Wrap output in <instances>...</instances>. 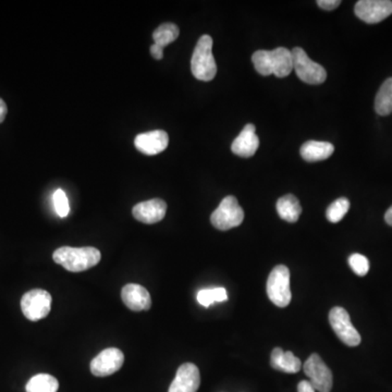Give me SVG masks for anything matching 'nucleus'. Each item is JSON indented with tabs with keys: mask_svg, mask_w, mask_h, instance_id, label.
Here are the masks:
<instances>
[{
	"mask_svg": "<svg viewBox=\"0 0 392 392\" xmlns=\"http://www.w3.org/2000/svg\"><path fill=\"white\" fill-rule=\"evenodd\" d=\"M255 70L259 74H275L277 78H286L293 70L291 50L278 47L274 50H257L252 56Z\"/></svg>",
	"mask_w": 392,
	"mask_h": 392,
	"instance_id": "nucleus-1",
	"label": "nucleus"
},
{
	"mask_svg": "<svg viewBox=\"0 0 392 392\" xmlns=\"http://www.w3.org/2000/svg\"><path fill=\"white\" fill-rule=\"evenodd\" d=\"M52 259L65 269L81 273L96 266L101 262V254L95 247H62L54 252Z\"/></svg>",
	"mask_w": 392,
	"mask_h": 392,
	"instance_id": "nucleus-2",
	"label": "nucleus"
},
{
	"mask_svg": "<svg viewBox=\"0 0 392 392\" xmlns=\"http://www.w3.org/2000/svg\"><path fill=\"white\" fill-rule=\"evenodd\" d=\"M191 71L195 78L204 82L212 81L217 73V65L213 55V38L201 36L191 59Z\"/></svg>",
	"mask_w": 392,
	"mask_h": 392,
	"instance_id": "nucleus-3",
	"label": "nucleus"
},
{
	"mask_svg": "<svg viewBox=\"0 0 392 392\" xmlns=\"http://www.w3.org/2000/svg\"><path fill=\"white\" fill-rule=\"evenodd\" d=\"M267 296L278 308H286L291 302L290 271L284 265H278L270 273L267 280Z\"/></svg>",
	"mask_w": 392,
	"mask_h": 392,
	"instance_id": "nucleus-4",
	"label": "nucleus"
},
{
	"mask_svg": "<svg viewBox=\"0 0 392 392\" xmlns=\"http://www.w3.org/2000/svg\"><path fill=\"white\" fill-rule=\"evenodd\" d=\"M245 220V212L235 196H225L211 216L215 228L221 231L239 227Z\"/></svg>",
	"mask_w": 392,
	"mask_h": 392,
	"instance_id": "nucleus-5",
	"label": "nucleus"
},
{
	"mask_svg": "<svg viewBox=\"0 0 392 392\" xmlns=\"http://www.w3.org/2000/svg\"><path fill=\"white\" fill-rule=\"evenodd\" d=\"M293 58V70L298 78L308 84H322L326 81L327 72L324 67L313 62L306 50L301 47H294L291 50Z\"/></svg>",
	"mask_w": 392,
	"mask_h": 392,
	"instance_id": "nucleus-6",
	"label": "nucleus"
},
{
	"mask_svg": "<svg viewBox=\"0 0 392 392\" xmlns=\"http://www.w3.org/2000/svg\"><path fill=\"white\" fill-rule=\"evenodd\" d=\"M52 296L42 289L26 292L21 300V310L24 316L31 322H38L47 318L52 310Z\"/></svg>",
	"mask_w": 392,
	"mask_h": 392,
	"instance_id": "nucleus-7",
	"label": "nucleus"
},
{
	"mask_svg": "<svg viewBox=\"0 0 392 392\" xmlns=\"http://www.w3.org/2000/svg\"><path fill=\"white\" fill-rule=\"evenodd\" d=\"M329 323L335 334L345 345L357 347L361 343V335L353 326L350 315L345 308L339 306L332 308L329 313Z\"/></svg>",
	"mask_w": 392,
	"mask_h": 392,
	"instance_id": "nucleus-8",
	"label": "nucleus"
},
{
	"mask_svg": "<svg viewBox=\"0 0 392 392\" xmlns=\"http://www.w3.org/2000/svg\"><path fill=\"white\" fill-rule=\"evenodd\" d=\"M304 373L310 379L315 390L320 392H330L332 388V373L325 364L320 355L313 353L303 365Z\"/></svg>",
	"mask_w": 392,
	"mask_h": 392,
	"instance_id": "nucleus-9",
	"label": "nucleus"
},
{
	"mask_svg": "<svg viewBox=\"0 0 392 392\" xmlns=\"http://www.w3.org/2000/svg\"><path fill=\"white\" fill-rule=\"evenodd\" d=\"M355 14L362 21L369 24L379 23L392 14L390 0H361L354 8Z\"/></svg>",
	"mask_w": 392,
	"mask_h": 392,
	"instance_id": "nucleus-10",
	"label": "nucleus"
},
{
	"mask_svg": "<svg viewBox=\"0 0 392 392\" xmlns=\"http://www.w3.org/2000/svg\"><path fill=\"white\" fill-rule=\"evenodd\" d=\"M125 355L117 348H108L101 351L91 362V371L96 377H106L117 373L123 367Z\"/></svg>",
	"mask_w": 392,
	"mask_h": 392,
	"instance_id": "nucleus-11",
	"label": "nucleus"
},
{
	"mask_svg": "<svg viewBox=\"0 0 392 392\" xmlns=\"http://www.w3.org/2000/svg\"><path fill=\"white\" fill-rule=\"evenodd\" d=\"M169 137L162 130L139 134L134 140V145L144 155L153 156L164 152L168 147Z\"/></svg>",
	"mask_w": 392,
	"mask_h": 392,
	"instance_id": "nucleus-12",
	"label": "nucleus"
},
{
	"mask_svg": "<svg viewBox=\"0 0 392 392\" xmlns=\"http://www.w3.org/2000/svg\"><path fill=\"white\" fill-rule=\"evenodd\" d=\"M200 385L201 375L198 366L192 363H186L179 367L176 379L168 392H196Z\"/></svg>",
	"mask_w": 392,
	"mask_h": 392,
	"instance_id": "nucleus-13",
	"label": "nucleus"
},
{
	"mask_svg": "<svg viewBox=\"0 0 392 392\" xmlns=\"http://www.w3.org/2000/svg\"><path fill=\"white\" fill-rule=\"evenodd\" d=\"M166 212H167V204L160 198H153V200L139 203L132 209L134 218L140 223H147V225H153L162 221L166 216Z\"/></svg>",
	"mask_w": 392,
	"mask_h": 392,
	"instance_id": "nucleus-14",
	"label": "nucleus"
},
{
	"mask_svg": "<svg viewBox=\"0 0 392 392\" xmlns=\"http://www.w3.org/2000/svg\"><path fill=\"white\" fill-rule=\"evenodd\" d=\"M121 298L125 306L134 312L148 310L152 306L150 292L140 284H129L123 286Z\"/></svg>",
	"mask_w": 392,
	"mask_h": 392,
	"instance_id": "nucleus-15",
	"label": "nucleus"
},
{
	"mask_svg": "<svg viewBox=\"0 0 392 392\" xmlns=\"http://www.w3.org/2000/svg\"><path fill=\"white\" fill-rule=\"evenodd\" d=\"M259 147V139L255 134V125L249 123L243 128L241 133L233 141L231 150L240 157L249 158L255 155Z\"/></svg>",
	"mask_w": 392,
	"mask_h": 392,
	"instance_id": "nucleus-16",
	"label": "nucleus"
},
{
	"mask_svg": "<svg viewBox=\"0 0 392 392\" xmlns=\"http://www.w3.org/2000/svg\"><path fill=\"white\" fill-rule=\"evenodd\" d=\"M270 365L276 371L296 374L300 371L302 362L290 351L284 352L281 348H275L270 355Z\"/></svg>",
	"mask_w": 392,
	"mask_h": 392,
	"instance_id": "nucleus-17",
	"label": "nucleus"
},
{
	"mask_svg": "<svg viewBox=\"0 0 392 392\" xmlns=\"http://www.w3.org/2000/svg\"><path fill=\"white\" fill-rule=\"evenodd\" d=\"M301 156L306 162L328 159L335 152L334 145L328 142L308 141L301 147Z\"/></svg>",
	"mask_w": 392,
	"mask_h": 392,
	"instance_id": "nucleus-18",
	"label": "nucleus"
},
{
	"mask_svg": "<svg viewBox=\"0 0 392 392\" xmlns=\"http://www.w3.org/2000/svg\"><path fill=\"white\" fill-rule=\"evenodd\" d=\"M277 212L280 218L288 223H296L302 213L298 198L292 194L284 195L277 202Z\"/></svg>",
	"mask_w": 392,
	"mask_h": 392,
	"instance_id": "nucleus-19",
	"label": "nucleus"
},
{
	"mask_svg": "<svg viewBox=\"0 0 392 392\" xmlns=\"http://www.w3.org/2000/svg\"><path fill=\"white\" fill-rule=\"evenodd\" d=\"M375 111L379 116H388L392 113V78L383 83L376 95Z\"/></svg>",
	"mask_w": 392,
	"mask_h": 392,
	"instance_id": "nucleus-20",
	"label": "nucleus"
},
{
	"mask_svg": "<svg viewBox=\"0 0 392 392\" xmlns=\"http://www.w3.org/2000/svg\"><path fill=\"white\" fill-rule=\"evenodd\" d=\"M59 383L54 376L38 374L26 383V392H57Z\"/></svg>",
	"mask_w": 392,
	"mask_h": 392,
	"instance_id": "nucleus-21",
	"label": "nucleus"
},
{
	"mask_svg": "<svg viewBox=\"0 0 392 392\" xmlns=\"http://www.w3.org/2000/svg\"><path fill=\"white\" fill-rule=\"evenodd\" d=\"M180 30L174 23H164L158 26L153 33L154 44L164 48L178 38Z\"/></svg>",
	"mask_w": 392,
	"mask_h": 392,
	"instance_id": "nucleus-22",
	"label": "nucleus"
},
{
	"mask_svg": "<svg viewBox=\"0 0 392 392\" xmlns=\"http://www.w3.org/2000/svg\"><path fill=\"white\" fill-rule=\"evenodd\" d=\"M228 300V294L225 288H214V289H203L198 293V301L204 308L214 304L215 302H223Z\"/></svg>",
	"mask_w": 392,
	"mask_h": 392,
	"instance_id": "nucleus-23",
	"label": "nucleus"
},
{
	"mask_svg": "<svg viewBox=\"0 0 392 392\" xmlns=\"http://www.w3.org/2000/svg\"><path fill=\"white\" fill-rule=\"evenodd\" d=\"M349 209H350V202L348 198H338L334 203H331L327 208V219L332 223H339L349 212Z\"/></svg>",
	"mask_w": 392,
	"mask_h": 392,
	"instance_id": "nucleus-24",
	"label": "nucleus"
},
{
	"mask_svg": "<svg viewBox=\"0 0 392 392\" xmlns=\"http://www.w3.org/2000/svg\"><path fill=\"white\" fill-rule=\"evenodd\" d=\"M349 265L351 269L359 277L366 276L369 271V262L367 257L362 254L355 253L349 257Z\"/></svg>",
	"mask_w": 392,
	"mask_h": 392,
	"instance_id": "nucleus-25",
	"label": "nucleus"
},
{
	"mask_svg": "<svg viewBox=\"0 0 392 392\" xmlns=\"http://www.w3.org/2000/svg\"><path fill=\"white\" fill-rule=\"evenodd\" d=\"M52 201H54L55 211H56L57 215L62 217V218L68 216L69 213H70V206H69V201L66 193L62 189H58L54 193Z\"/></svg>",
	"mask_w": 392,
	"mask_h": 392,
	"instance_id": "nucleus-26",
	"label": "nucleus"
},
{
	"mask_svg": "<svg viewBox=\"0 0 392 392\" xmlns=\"http://www.w3.org/2000/svg\"><path fill=\"white\" fill-rule=\"evenodd\" d=\"M341 1L339 0H318V7L322 9L327 10V11H331V10L336 9L340 6Z\"/></svg>",
	"mask_w": 392,
	"mask_h": 392,
	"instance_id": "nucleus-27",
	"label": "nucleus"
},
{
	"mask_svg": "<svg viewBox=\"0 0 392 392\" xmlns=\"http://www.w3.org/2000/svg\"><path fill=\"white\" fill-rule=\"evenodd\" d=\"M150 54L156 60H160L164 57V48L160 47L158 45L154 44L150 46Z\"/></svg>",
	"mask_w": 392,
	"mask_h": 392,
	"instance_id": "nucleus-28",
	"label": "nucleus"
},
{
	"mask_svg": "<svg viewBox=\"0 0 392 392\" xmlns=\"http://www.w3.org/2000/svg\"><path fill=\"white\" fill-rule=\"evenodd\" d=\"M298 392H315V388L313 387L312 383L308 381H302L298 386Z\"/></svg>",
	"mask_w": 392,
	"mask_h": 392,
	"instance_id": "nucleus-29",
	"label": "nucleus"
},
{
	"mask_svg": "<svg viewBox=\"0 0 392 392\" xmlns=\"http://www.w3.org/2000/svg\"><path fill=\"white\" fill-rule=\"evenodd\" d=\"M8 108L5 101L0 99V123H3L7 116Z\"/></svg>",
	"mask_w": 392,
	"mask_h": 392,
	"instance_id": "nucleus-30",
	"label": "nucleus"
},
{
	"mask_svg": "<svg viewBox=\"0 0 392 392\" xmlns=\"http://www.w3.org/2000/svg\"><path fill=\"white\" fill-rule=\"evenodd\" d=\"M385 220L388 225H391L392 227V206L388 209L387 212L385 214Z\"/></svg>",
	"mask_w": 392,
	"mask_h": 392,
	"instance_id": "nucleus-31",
	"label": "nucleus"
}]
</instances>
